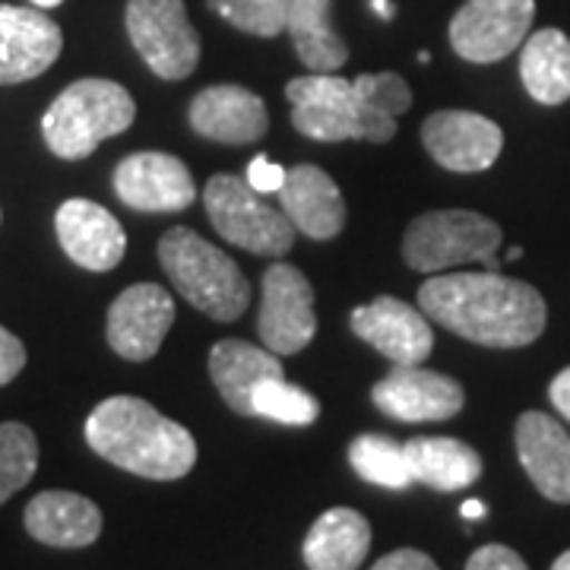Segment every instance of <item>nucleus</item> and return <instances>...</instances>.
<instances>
[{
	"label": "nucleus",
	"mask_w": 570,
	"mask_h": 570,
	"mask_svg": "<svg viewBox=\"0 0 570 570\" xmlns=\"http://www.w3.org/2000/svg\"><path fill=\"white\" fill-rule=\"evenodd\" d=\"M355 92H358V102L365 108L371 118L384 124H396L400 115H406L409 105H412V92H409V82L384 70V73H362L355 77Z\"/></svg>",
	"instance_id": "31"
},
{
	"label": "nucleus",
	"mask_w": 570,
	"mask_h": 570,
	"mask_svg": "<svg viewBox=\"0 0 570 570\" xmlns=\"http://www.w3.org/2000/svg\"><path fill=\"white\" fill-rule=\"evenodd\" d=\"M504 242L501 225L472 209H434L412 219L403 235V261L415 273H448L453 266L482 264L501 269L498 247Z\"/></svg>",
	"instance_id": "5"
},
{
	"label": "nucleus",
	"mask_w": 570,
	"mask_h": 570,
	"mask_svg": "<svg viewBox=\"0 0 570 570\" xmlns=\"http://www.w3.org/2000/svg\"><path fill=\"white\" fill-rule=\"evenodd\" d=\"M285 99L292 102V124L307 140L317 142H390L396 137V124L371 118L355 92V82L336 73H307L285 86Z\"/></svg>",
	"instance_id": "6"
},
{
	"label": "nucleus",
	"mask_w": 570,
	"mask_h": 570,
	"mask_svg": "<svg viewBox=\"0 0 570 570\" xmlns=\"http://www.w3.org/2000/svg\"><path fill=\"white\" fill-rule=\"evenodd\" d=\"M460 513H463L466 520H482V517H485V504H482V501H466V504L460 508Z\"/></svg>",
	"instance_id": "37"
},
{
	"label": "nucleus",
	"mask_w": 570,
	"mask_h": 570,
	"mask_svg": "<svg viewBox=\"0 0 570 570\" xmlns=\"http://www.w3.org/2000/svg\"><path fill=\"white\" fill-rule=\"evenodd\" d=\"M422 142L441 168L475 175L498 163L504 149V130L475 111H434L422 124Z\"/></svg>",
	"instance_id": "14"
},
{
	"label": "nucleus",
	"mask_w": 570,
	"mask_h": 570,
	"mask_svg": "<svg viewBox=\"0 0 570 570\" xmlns=\"http://www.w3.org/2000/svg\"><path fill=\"white\" fill-rule=\"evenodd\" d=\"M371 7H374V13H381L384 20H393V7H390V0H371Z\"/></svg>",
	"instance_id": "38"
},
{
	"label": "nucleus",
	"mask_w": 570,
	"mask_h": 570,
	"mask_svg": "<svg viewBox=\"0 0 570 570\" xmlns=\"http://www.w3.org/2000/svg\"><path fill=\"white\" fill-rule=\"evenodd\" d=\"M517 456L542 498L570 504V434L546 412H523L517 419Z\"/></svg>",
	"instance_id": "18"
},
{
	"label": "nucleus",
	"mask_w": 570,
	"mask_h": 570,
	"mask_svg": "<svg viewBox=\"0 0 570 570\" xmlns=\"http://www.w3.org/2000/svg\"><path fill=\"white\" fill-rule=\"evenodd\" d=\"M466 570H530L527 568V561L517 554L508 546H498V542H491V546H482V549H475L469 554Z\"/></svg>",
	"instance_id": "32"
},
{
	"label": "nucleus",
	"mask_w": 570,
	"mask_h": 570,
	"mask_svg": "<svg viewBox=\"0 0 570 570\" xmlns=\"http://www.w3.org/2000/svg\"><path fill=\"white\" fill-rule=\"evenodd\" d=\"M352 330L367 346L377 348L396 365H419L434 348V333L425 311L393 295H377L374 302L352 311Z\"/></svg>",
	"instance_id": "16"
},
{
	"label": "nucleus",
	"mask_w": 570,
	"mask_h": 570,
	"mask_svg": "<svg viewBox=\"0 0 570 570\" xmlns=\"http://www.w3.org/2000/svg\"><path fill=\"white\" fill-rule=\"evenodd\" d=\"M204 204L213 228L235 247L279 261L295 245V225L288 223L283 206L266 204L247 178L213 175L204 187Z\"/></svg>",
	"instance_id": "7"
},
{
	"label": "nucleus",
	"mask_w": 570,
	"mask_h": 570,
	"mask_svg": "<svg viewBox=\"0 0 570 570\" xmlns=\"http://www.w3.org/2000/svg\"><path fill=\"white\" fill-rule=\"evenodd\" d=\"M551 570H570V551H564V554L551 564Z\"/></svg>",
	"instance_id": "39"
},
{
	"label": "nucleus",
	"mask_w": 570,
	"mask_h": 570,
	"mask_svg": "<svg viewBox=\"0 0 570 570\" xmlns=\"http://www.w3.org/2000/svg\"><path fill=\"white\" fill-rule=\"evenodd\" d=\"M520 77L539 105H561L570 99V39L561 29H539L523 41Z\"/></svg>",
	"instance_id": "26"
},
{
	"label": "nucleus",
	"mask_w": 570,
	"mask_h": 570,
	"mask_svg": "<svg viewBox=\"0 0 570 570\" xmlns=\"http://www.w3.org/2000/svg\"><path fill=\"white\" fill-rule=\"evenodd\" d=\"M371 549V527L352 508L324 510L307 530L305 554L307 570H358Z\"/></svg>",
	"instance_id": "23"
},
{
	"label": "nucleus",
	"mask_w": 570,
	"mask_h": 570,
	"mask_svg": "<svg viewBox=\"0 0 570 570\" xmlns=\"http://www.w3.org/2000/svg\"><path fill=\"white\" fill-rule=\"evenodd\" d=\"M549 396H551V406L558 409V412H561V415L570 422V367H564V371L551 381Z\"/></svg>",
	"instance_id": "36"
},
{
	"label": "nucleus",
	"mask_w": 570,
	"mask_h": 570,
	"mask_svg": "<svg viewBox=\"0 0 570 570\" xmlns=\"http://www.w3.org/2000/svg\"><path fill=\"white\" fill-rule=\"evenodd\" d=\"M124 26L134 51L159 80H184L200 63V32L184 0H127Z\"/></svg>",
	"instance_id": "8"
},
{
	"label": "nucleus",
	"mask_w": 570,
	"mask_h": 570,
	"mask_svg": "<svg viewBox=\"0 0 570 570\" xmlns=\"http://www.w3.org/2000/svg\"><path fill=\"white\" fill-rule=\"evenodd\" d=\"M175 324V302L156 283H137L124 288L108 307L105 336L127 362H149L163 348L168 330Z\"/></svg>",
	"instance_id": "11"
},
{
	"label": "nucleus",
	"mask_w": 570,
	"mask_h": 570,
	"mask_svg": "<svg viewBox=\"0 0 570 570\" xmlns=\"http://www.w3.org/2000/svg\"><path fill=\"white\" fill-rule=\"evenodd\" d=\"M333 0H288L285 36L311 73H336L348 61V45L333 29Z\"/></svg>",
	"instance_id": "24"
},
{
	"label": "nucleus",
	"mask_w": 570,
	"mask_h": 570,
	"mask_svg": "<svg viewBox=\"0 0 570 570\" xmlns=\"http://www.w3.org/2000/svg\"><path fill=\"white\" fill-rule=\"evenodd\" d=\"M190 127L213 142L247 146L261 140L269 127L264 99L238 82L209 86L190 102Z\"/></svg>",
	"instance_id": "19"
},
{
	"label": "nucleus",
	"mask_w": 570,
	"mask_h": 570,
	"mask_svg": "<svg viewBox=\"0 0 570 570\" xmlns=\"http://www.w3.org/2000/svg\"><path fill=\"white\" fill-rule=\"evenodd\" d=\"M86 444L111 466L153 482L184 479L197 463V441L140 396H108L86 419Z\"/></svg>",
	"instance_id": "2"
},
{
	"label": "nucleus",
	"mask_w": 570,
	"mask_h": 570,
	"mask_svg": "<svg viewBox=\"0 0 570 570\" xmlns=\"http://www.w3.org/2000/svg\"><path fill=\"white\" fill-rule=\"evenodd\" d=\"M115 194L140 213H178L197 200L187 165L168 153H134L115 168Z\"/></svg>",
	"instance_id": "15"
},
{
	"label": "nucleus",
	"mask_w": 570,
	"mask_h": 570,
	"mask_svg": "<svg viewBox=\"0 0 570 570\" xmlns=\"http://www.w3.org/2000/svg\"><path fill=\"white\" fill-rule=\"evenodd\" d=\"M254 415L279 425H311L321 415V403L307 390L288 384L285 377H266L254 390Z\"/></svg>",
	"instance_id": "29"
},
{
	"label": "nucleus",
	"mask_w": 570,
	"mask_h": 570,
	"mask_svg": "<svg viewBox=\"0 0 570 570\" xmlns=\"http://www.w3.org/2000/svg\"><path fill=\"white\" fill-rule=\"evenodd\" d=\"M371 570H441L434 564V558H428L419 549H396L384 554Z\"/></svg>",
	"instance_id": "35"
},
{
	"label": "nucleus",
	"mask_w": 570,
	"mask_h": 570,
	"mask_svg": "<svg viewBox=\"0 0 570 570\" xmlns=\"http://www.w3.org/2000/svg\"><path fill=\"white\" fill-rule=\"evenodd\" d=\"M371 400L390 419L415 425V422H448V419H453L466 403V393L453 377L441 374V371L396 365L374 384Z\"/></svg>",
	"instance_id": "12"
},
{
	"label": "nucleus",
	"mask_w": 570,
	"mask_h": 570,
	"mask_svg": "<svg viewBox=\"0 0 570 570\" xmlns=\"http://www.w3.org/2000/svg\"><path fill=\"white\" fill-rule=\"evenodd\" d=\"M520 257H523V247H510L508 261H520Z\"/></svg>",
	"instance_id": "41"
},
{
	"label": "nucleus",
	"mask_w": 570,
	"mask_h": 570,
	"mask_svg": "<svg viewBox=\"0 0 570 570\" xmlns=\"http://www.w3.org/2000/svg\"><path fill=\"white\" fill-rule=\"evenodd\" d=\"M206 7L238 32L276 39L285 32L288 0H206Z\"/></svg>",
	"instance_id": "30"
},
{
	"label": "nucleus",
	"mask_w": 570,
	"mask_h": 570,
	"mask_svg": "<svg viewBox=\"0 0 570 570\" xmlns=\"http://www.w3.org/2000/svg\"><path fill=\"white\" fill-rule=\"evenodd\" d=\"M419 307L428 321L489 348L532 346L549 321L539 288L501 269L438 273L419 288Z\"/></svg>",
	"instance_id": "1"
},
{
	"label": "nucleus",
	"mask_w": 570,
	"mask_h": 570,
	"mask_svg": "<svg viewBox=\"0 0 570 570\" xmlns=\"http://www.w3.org/2000/svg\"><path fill=\"white\" fill-rule=\"evenodd\" d=\"M36 7H41V10H48V7H58V3H63V0H32Z\"/></svg>",
	"instance_id": "40"
},
{
	"label": "nucleus",
	"mask_w": 570,
	"mask_h": 570,
	"mask_svg": "<svg viewBox=\"0 0 570 570\" xmlns=\"http://www.w3.org/2000/svg\"><path fill=\"white\" fill-rule=\"evenodd\" d=\"M22 520L26 532L51 549H86L102 535V510L77 491H41Z\"/></svg>",
	"instance_id": "21"
},
{
	"label": "nucleus",
	"mask_w": 570,
	"mask_h": 570,
	"mask_svg": "<svg viewBox=\"0 0 570 570\" xmlns=\"http://www.w3.org/2000/svg\"><path fill=\"white\" fill-rule=\"evenodd\" d=\"M55 232H58L63 254L82 269L108 273L124 261L127 235L121 223L92 200L73 197L61 204L55 216Z\"/></svg>",
	"instance_id": "17"
},
{
	"label": "nucleus",
	"mask_w": 570,
	"mask_h": 570,
	"mask_svg": "<svg viewBox=\"0 0 570 570\" xmlns=\"http://www.w3.org/2000/svg\"><path fill=\"white\" fill-rule=\"evenodd\" d=\"M209 377L228 406L242 415H254V390L261 387L266 377H283V362L266 346L223 340L209 352Z\"/></svg>",
	"instance_id": "22"
},
{
	"label": "nucleus",
	"mask_w": 570,
	"mask_h": 570,
	"mask_svg": "<svg viewBox=\"0 0 570 570\" xmlns=\"http://www.w3.org/2000/svg\"><path fill=\"white\" fill-rule=\"evenodd\" d=\"M348 463L371 485L390 491H403L412 485L406 448L387 434H358L348 444Z\"/></svg>",
	"instance_id": "27"
},
{
	"label": "nucleus",
	"mask_w": 570,
	"mask_h": 570,
	"mask_svg": "<svg viewBox=\"0 0 570 570\" xmlns=\"http://www.w3.org/2000/svg\"><path fill=\"white\" fill-rule=\"evenodd\" d=\"M412 482L434 491H463L482 479V456L456 438H412L403 444Z\"/></svg>",
	"instance_id": "25"
},
{
	"label": "nucleus",
	"mask_w": 570,
	"mask_h": 570,
	"mask_svg": "<svg viewBox=\"0 0 570 570\" xmlns=\"http://www.w3.org/2000/svg\"><path fill=\"white\" fill-rule=\"evenodd\" d=\"M137 118V102L121 82L86 77L70 82L41 118L45 146L58 159H86L99 142L124 134Z\"/></svg>",
	"instance_id": "4"
},
{
	"label": "nucleus",
	"mask_w": 570,
	"mask_h": 570,
	"mask_svg": "<svg viewBox=\"0 0 570 570\" xmlns=\"http://www.w3.org/2000/svg\"><path fill=\"white\" fill-rule=\"evenodd\" d=\"M63 32L41 7L0 3V86L41 77L61 58Z\"/></svg>",
	"instance_id": "13"
},
{
	"label": "nucleus",
	"mask_w": 570,
	"mask_h": 570,
	"mask_svg": "<svg viewBox=\"0 0 570 570\" xmlns=\"http://www.w3.org/2000/svg\"><path fill=\"white\" fill-rule=\"evenodd\" d=\"M535 0H466L450 20V48L469 63H494L530 39Z\"/></svg>",
	"instance_id": "9"
},
{
	"label": "nucleus",
	"mask_w": 570,
	"mask_h": 570,
	"mask_svg": "<svg viewBox=\"0 0 570 570\" xmlns=\"http://www.w3.org/2000/svg\"><path fill=\"white\" fill-rule=\"evenodd\" d=\"M257 333L269 352L295 355L311 346L317 333V311H314V288L302 269L288 264H273L261 283V314Z\"/></svg>",
	"instance_id": "10"
},
{
	"label": "nucleus",
	"mask_w": 570,
	"mask_h": 570,
	"mask_svg": "<svg viewBox=\"0 0 570 570\" xmlns=\"http://www.w3.org/2000/svg\"><path fill=\"white\" fill-rule=\"evenodd\" d=\"M39 469V441L32 428L20 422L0 425V504L32 482Z\"/></svg>",
	"instance_id": "28"
},
{
	"label": "nucleus",
	"mask_w": 570,
	"mask_h": 570,
	"mask_svg": "<svg viewBox=\"0 0 570 570\" xmlns=\"http://www.w3.org/2000/svg\"><path fill=\"white\" fill-rule=\"evenodd\" d=\"M279 206L295 232L314 242H330L346 228V200L336 181L317 165H295L285 171Z\"/></svg>",
	"instance_id": "20"
},
{
	"label": "nucleus",
	"mask_w": 570,
	"mask_h": 570,
	"mask_svg": "<svg viewBox=\"0 0 570 570\" xmlns=\"http://www.w3.org/2000/svg\"><path fill=\"white\" fill-rule=\"evenodd\" d=\"M285 171H288V168L269 163V156L261 153V156H254V159H250L245 178L257 194H279V187L285 184Z\"/></svg>",
	"instance_id": "33"
},
{
	"label": "nucleus",
	"mask_w": 570,
	"mask_h": 570,
	"mask_svg": "<svg viewBox=\"0 0 570 570\" xmlns=\"http://www.w3.org/2000/svg\"><path fill=\"white\" fill-rule=\"evenodd\" d=\"M26 367V346L7 326H0V387H7Z\"/></svg>",
	"instance_id": "34"
},
{
	"label": "nucleus",
	"mask_w": 570,
	"mask_h": 570,
	"mask_svg": "<svg viewBox=\"0 0 570 570\" xmlns=\"http://www.w3.org/2000/svg\"><path fill=\"white\" fill-rule=\"evenodd\" d=\"M159 264L184 302L219 324L238 321L250 305V283L242 266L187 225L165 232L159 242Z\"/></svg>",
	"instance_id": "3"
}]
</instances>
